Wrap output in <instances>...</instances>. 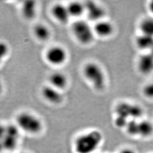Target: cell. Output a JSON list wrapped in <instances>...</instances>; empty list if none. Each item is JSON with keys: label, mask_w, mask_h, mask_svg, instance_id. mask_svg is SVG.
<instances>
[{"label": "cell", "mask_w": 153, "mask_h": 153, "mask_svg": "<svg viewBox=\"0 0 153 153\" xmlns=\"http://www.w3.org/2000/svg\"><path fill=\"white\" fill-rule=\"evenodd\" d=\"M134 43L136 48L142 53L149 52L153 45V37L139 33L135 37Z\"/></svg>", "instance_id": "obj_12"}, {"label": "cell", "mask_w": 153, "mask_h": 153, "mask_svg": "<svg viewBox=\"0 0 153 153\" xmlns=\"http://www.w3.org/2000/svg\"><path fill=\"white\" fill-rule=\"evenodd\" d=\"M13 123L23 135L36 137L43 134L46 124L39 116L29 111H22L15 116Z\"/></svg>", "instance_id": "obj_2"}, {"label": "cell", "mask_w": 153, "mask_h": 153, "mask_svg": "<svg viewBox=\"0 0 153 153\" xmlns=\"http://www.w3.org/2000/svg\"><path fill=\"white\" fill-rule=\"evenodd\" d=\"M93 30L95 35L102 38H108L114 34L115 28L111 22L104 19L95 22Z\"/></svg>", "instance_id": "obj_9"}, {"label": "cell", "mask_w": 153, "mask_h": 153, "mask_svg": "<svg viewBox=\"0 0 153 153\" xmlns=\"http://www.w3.org/2000/svg\"><path fill=\"white\" fill-rule=\"evenodd\" d=\"M50 85L61 91L68 84V79L63 73L59 71L54 72L49 76Z\"/></svg>", "instance_id": "obj_13"}, {"label": "cell", "mask_w": 153, "mask_h": 153, "mask_svg": "<svg viewBox=\"0 0 153 153\" xmlns=\"http://www.w3.org/2000/svg\"><path fill=\"white\" fill-rule=\"evenodd\" d=\"M8 46L5 43L1 42L0 44V55L1 58L6 56L8 53Z\"/></svg>", "instance_id": "obj_21"}, {"label": "cell", "mask_w": 153, "mask_h": 153, "mask_svg": "<svg viewBox=\"0 0 153 153\" xmlns=\"http://www.w3.org/2000/svg\"><path fill=\"white\" fill-rule=\"evenodd\" d=\"M22 135L14 123H1V145L4 152L15 153L20 146Z\"/></svg>", "instance_id": "obj_3"}, {"label": "cell", "mask_w": 153, "mask_h": 153, "mask_svg": "<svg viewBox=\"0 0 153 153\" xmlns=\"http://www.w3.org/2000/svg\"><path fill=\"white\" fill-rule=\"evenodd\" d=\"M138 123L137 120L129 121L126 127L127 134L131 136H138Z\"/></svg>", "instance_id": "obj_19"}, {"label": "cell", "mask_w": 153, "mask_h": 153, "mask_svg": "<svg viewBox=\"0 0 153 153\" xmlns=\"http://www.w3.org/2000/svg\"><path fill=\"white\" fill-rule=\"evenodd\" d=\"M149 53H150L151 55H152L153 56V45L152 48H151V49L150 50V51H149Z\"/></svg>", "instance_id": "obj_25"}, {"label": "cell", "mask_w": 153, "mask_h": 153, "mask_svg": "<svg viewBox=\"0 0 153 153\" xmlns=\"http://www.w3.org/2000/svg\"><path fill=\"white\" fill-rule=\"evenodd\" d=\"M83 74L86 79L96 90L101 91L105 87V74L98 64L93 62L86 64L83 68Z\"/></svg>", "instance_id": "obj_4"}, {"label": "cell", "mask_w": 153, "mask_h": 153, "mask_svg": "<svg viewBox=\"0 0 153 153\" xmlns=\"http://www.w3.org/2000/svg\"><path fill=\"white\" fill-rule=\"evenodd\" d=\"M19 153H32V152H30V151H23L22 152H19Z\"/></svg>", "instance_id": "obj_24"}, {"label": "cell", "mask_w": 153, "mask_h": 153, "mask_svg": "<svg viewBox=\"0 0 153 153\" xmlns=\"http://www.w3.org/2000/svg\"><path fill=\"white\" fill-rule=\"evenodd\" d=\"M100 130L89 128L77 133L72 138L71 150L74 153H98L104 142Z\"/></svg>", "instance_id": "obj_1"}, {"label": "cell", "mask_w": 153, "mask_h": 153, "mask_svg": "<svg viewBox=\"0 0 153 153\" xmlns=\"http://www.w3.org/2000/svg\"><path fill=\"white\" fill-rule=\"evenodd\" d=\"M71 30L77 40L83 45L91 43L95 35L93 27L86 21L82 19L76 20L72 23Z\"/></svg>", "instance_id": "obj_5"}, {"label": "cell", "mask_w": 153, "mask_h": 153, "mask_svg": "<svg viewBox=\"0 0 153 153\" xmlns=\"http://www.w3.org/2000/svg\"><path fill=\"white\" fill-rule=\"evenodd\" d=\"M45 56L49 64L58 66L64 64L67 61L68 53L62 47L54 46L48 49L45 53Z\"/></svg>", "instance_id": "obj_6"}, {"label": "cell", "mask_w": 153, "mask_h": 153, "mask_svg": "<svg viewBox=\"0 0 153 153\" xmlns=\"http://www.w3.org/2000/svg\"><path fill=\"white\" fill-rule=\"evenodd\" d=\"M67 6L71 17H80L85 13L84 4L79 1H72Z\"/></svg>", "instance_id": "obj_17"}, {"label": "cell", "mask_w": 153, "mask_h": 153, "mask_svg": "<svg viewBox=\"0 0 153 153\" xmlns=\"http://www.w3.org/2000/svg\"><path fill=\"white\" fill-rule=\"evenodd\" d=\"M137 71L142 75L149 76L153 74V56L145 52L139 56L136 61Z\"/></svg>", "instance_id": "obj_7"}, {"label": "cell", "mask_w": 153, "mask_h": 153, "mask_svg": "<svg viewBox=\"0 0 153 153\" xmlns=\"http://www.w3.org/2000/svg\"><path fill=\"white\" fill-rule=\"evenodd\" d=\"M33 32L35 37L42 41L47 40L50 36L49 29L43 24L36 25L34 27Z\"/></svg>", "instance_id": "obj_18"}, {"label": "cell", "mask_w": 153, "mask_h": 153, "mask_svg": "<svg viewBox=\"0 0 153 153\" xmlns=\"http://www.w3.org/2000/svg\"><path fill=\"white\" fill-rule=\"evenodd\" d=\"M84 4L85 13L90 20L96 22L105 19V11L102 6L92 1H88Z\"/></svg>", "instance_id": "obj_8"}, {"label": "cell", "mask_w": 153, "mask_h": 153, "mask_svg": "<svg viewBox=\"0 0 153 153\" xmlns=\"http://www.w3.org/2000/svg\"><path fill=\"white\" fill-rule=\"evenodd\" d=\"M147 9L151 16H153V0H151L148 3Z\"/></svg>", "instance_id": "obj_23"}, {"label": "cell", "mask_w": 153, "mask_h": 153, "mask_svg": "<svg viewBox=\"0 0 153 153\" xmlns=\"http://www.w3.org/2000/svg\"><path fill=\"white\" fill-rule=\"evenodd\" d=\"M22 13L25 19H33L36 15V1L33 0L25 1L22 4Z\"/></svg>", "instance_id": "obj_14"}, {"label": "cell", "mask_w": 153, "mask_h": 153, "mask_svg": "<svg viewBox=\"0 0 153 153\" xmlns=\"http://www.w3.org/2000/svg\"><path fill=\"white\" fill-rule=\"evenodd\" d=\"M118 153H137V152L132 148L125 147L120 149Z\"/></svg>", "instance_id": "obj_22"}, {"label": "cell", "mask_w": 153, "mask_h": 153, "mask_svg": "<svg viewBox=\"0 0 153 153\" xmlns=\"http://www.w3.org/2000/svg\"><path fill=\"white\" fill-rule=\"evenodd\" d=\"M43 97L47 101L53 105H59L63 101L61 91L51 85L44 87L42 90Z\"/></svg>", "instance_id": "obj_10"}, {"label": "cell", "mask_w": 153, "mask_h": 153, "mask_svg": "<svg viewBox=\"0 0 153 153\" xmlns=\"http://www.w3.org/2000/svg\"><path fill=\"white\" fill-rule=\"evenodd\" d=\"M153 135V123L148 120L139 121L138 136L142 138H149Z\"/></svg>", "instance_id": "obj_16"}, {"label": "cell", "mask_w": 153, "mask_h": 153, "mask_svg": "<svg viewBox=\"0 0 153 153\" xmlns=\"http://www.w3.org/2000/svg\"><path fill=\"white\" fill-rule=\"evenodd\" d=\"M51 12L53 17L61 23H67L71 17L67 6L59 3L53 6Z\"/></svg>", "instance_id": "obj_11"}, {"label": "cell", "mask_w": 153, "mask_h": 153, "mask_svg": "<svg viewBox=\"0 0 153 153\" xmlns=\"http://www.w3.org/2000/svg\"><path fill=\"white\" fill-rule=\"evenodd\" d=\"M139 33L153 37V16L150 15L141 19L138 26Z\"/></svg>", "instance_id": "obj_15"}, {"label": "cell", "mask_w": 153, "mask_h": 153, "mask_svg": "<svg viewBox=\"0 0 153 153\" xmlns=\"http://www.w3.org/2000/svg\"><path fill=\"white\" fill-rule=\"evenodd\" d=\"M143 95L149 100H153V82L148 83L142 90Z\"/></svg>", "instance_id": "obj_20"}]
</instances>
